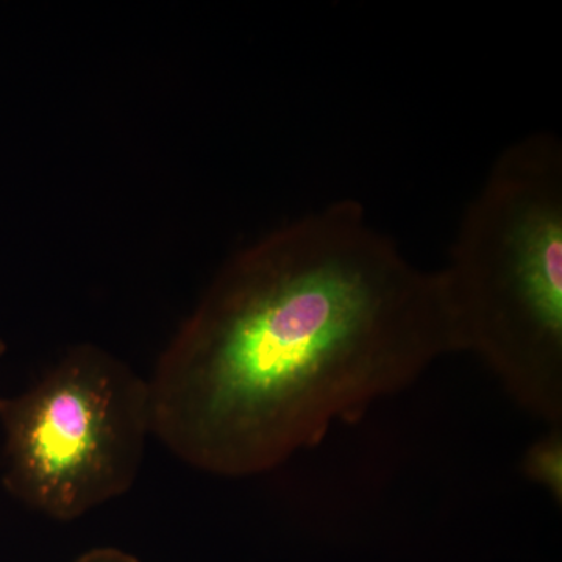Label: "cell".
Returning a JSON list of instances; mask_svg holds the SVG:
<instances>
[{"instance_id": "6da1fadb", "label": "cell", "mask_w": 562, "mask_h": 562, "mask_svg": "<svg viewBox=\"0 0 562 562\" xmlns=\"http://www.w3.org/2000/svg\"><path fill=\"white\" fill-rule=\"evenodd\" d=\"M458 351L439 271L342 199L225 281L149 382L151 435L198 471L260 475Z\"/></svg>"}, {"instance_id": "7a4b0ae2", "label": "cell", "mask_w": 562, "mask_h": 562, "mask_svg": "<svg viewBox=\"0 0 562 562\" xmlns=\"http://www.w3.org/2000/svg\"><path fill=\"white\" fill-rule=\"evenodd\" d=\"M460 351L552 427L562 420V146L532 133L495 158L439 271Z\"/></svg>"}, {"instance_id": "3957f363", "label": "cell", "mask_w": 562, "mask_h": 562, "mask_svg": "<svg viewBox=\"0 0 562 562\" xmlns=\"http://www.w3.org/2000/svg\"><path fill=\"white\" fill-rule=\"evenodd\" d=\"M2 484L60 522L127 494L151 435L149 382L101 351H74L27 391L0 397Z\"/></svg>"}, {"instance_id": "277c9868", "label": "cell", "mask_w": 562, "mask_h": 562, "mask_svg": "<svg viewBox=\"0 0 562 562\" xmlns=\"http://www.w3.org/2000/svg\"><path fill=\"white\" fill-rule=\"evenodd\" d=\"M74 562H139L131 553L122 552L113 547H101V549H92L90 552L81 554Z\"/></svg>"}, {"instance_id": "5b68a950", "label": "cell", "mask_w": 562, "mask_h": 562, "mask_svg": "<svg viewBox=\"0 0 562 562\" xmlns=\"http://www.w3.org/2000/svg\"><path fill=\"white\" fill-rule=\"evenodd\" d=\"M2 353H3V344L0 342V357H2Z\"/></svg>"}]
</instances>
